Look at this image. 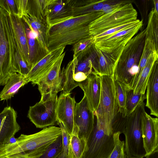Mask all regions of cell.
Listing matches in <instances>:
<instances>
[{
    "mask_svg": "<svg viewBox=\"0 0 158 158\" xmlns=\"http://www.w3.org/2000/svg\"><path fill=\"white\" fill-rule=\"evenodd\" d=\"M146 30L133 36L126 44L116 67L115 81L123 83L131 89L134 78L137 73L144 44Z\"/></svg>",
    "mask_w": 158,
    "mask_h": 158,
    "instance_id": "cell-4",
    "label": "cell"
},
{
    "mask_svg": "<svg viewBox=\"0 0 158 158\" xmlns=\"http://www.w3.org/2000/svg\"><path fill=\"white\" fill-rule=\"evenodd\" d=\"M145 99L146 97L145 94H134L133 89L127 87L125 117L133 112Z\"/></svg>",
    "mask_w": 158,
    "mask_h": 158,
    "instance_id": "cell-34",
    "label": "cell"
},
{
    "mask_svg": "<svg viewBox=\"0 0 158 158\" xmlns=\"http://www.w3.org/2000/svg\"><path fill=\"white\" fill-rule=\"evenodd\" d=\"M146 158H158V149L146 156Z\"/></svg>",
    "mask_w": 158,
    "mask_h": 158,
    "instance_id": "cell-40",
    "label": "cell"
},
{
    "mask_svg": "<svg viewBox=\"0 0 158 158\" xmlns=\"http://www.w3.org/2000/svg\"><path fill=\"white\" fill-rule=\"evenodd\" d=\"M56 123L61 130L63 152L67 156L70 135L61 122H57Z\"/></svg>",
    "mask_w": 158,
    "mask_h": 158,
    "instance_id": "cell-39",
    "label": "cell"
},
{
    "mask_svg": "<svg viewBox=\"0 0 158 158\" xmlns=\"http://www.w3.org/2000/svg\"><path fill=\"white\" fill-rule=\"evenodd\" d=\"M27 1L28 0H0V5L10 14L22 18L26 13Z\"/></svg>",
    "mask_w": 158,
    "mask_h": 158,
    "instance_id": "cell-31",
    "label": "cell"
},
{
    "mask_svg": "<svg viewBox=\"0 0 158 158\" xmlns=\"http://www.w3.org/2000/svg\"><path fill=\"white\" fill-rule=\"evenodd\" d=\"M17 117L16 111L10 106L0 113V144L8 143L20 129Z\"/></svg>",
    "mask_w": 158,
    "mask_h": 158,
    "instance_id": "cell-17",
    "label": "cell"
},
{
    "mask_svg": "<svg viewBox=\"0 0 158 158\" xmlns=\"http://www.w3.org/2000/svg\"><path fill=\"white\" fill-rule=\"evenodd\" d=\"M158 51L153 42L149 38H146L143 49L139 64L138 72L133 81L131 89H135L139 80L141 72L145 66L150 56L153 52Z\"/></svg>",
    "mask_w": 158,
    "mask_h": 158,
    "instance_id": "cell-29",
    "label": "cell"
},
{
    "mask_svg": "<svg viewBox=\"0 0 158 158\" xmlns=\"http://www.w3.org/2000/svg\"><path fill=\"white\" fill-rule=\"evenodd\" d=\"M101 94L95 117L103 127L113 134L119 132L123 118L118 112V106L114 77H100Z\"/></svg>",
    "mask_w": 158,
    "mask_h": 158,
    "instance_id": "cell-3",
    "label": "cell"
},
{
    "mask_svg": "<svg viewBox=\"0 0 158 158\" xmlns=\"http://www.w3.org/2000/svg\"><path fill=\"white\" fill-rule=\"evenodd\" d=\"M93 37L81 40L73 44V56L77 59L80 58L85 55L89 52L92 44Z\"/></svg>",
    "mask_w": 158,
    "mask_h": 158,
    "instance_id": "cell-36",
    "label": "cell"
},
{
    "mask_svg": "<svg viewBox=\"0 0 158 158\" xmlns=\"http://www.w3.org/2000/svg\"><path fill=\"white\" fill-rule=\"evenodd\" d=\"M153 1L154 4V9L156 12H158V1L153 0Z\"/></svg>",
    "mask_w": 158,
    "mask_h": 158,
    "instance_id": "cell-41",
    "label": "cell"
},
{
    "mask_svg": "<svg viewBox=\"0 0 158 158\" xmlns=\"http://www.w3.org/2000/svg\"><path fill=\"white\" fill-rule=\"evenodd\" d=\"M114 146L113 134L106 130L96 118L83 158H107Z\"/></svg>",
    "mask_w": 158,
    "mask_h": 158,
    "instance_id": "cell-7",
    "label": "cell"
},
{
    "mask_svg": "<svg viewBox=\"0 0 158 158\" xmlns=\"http://www.w3.org/2000/svg\"><path fill=\"white\" fill-rule=\"evenodd\" d=\"M65 52H64L50 69L34 85H38L41 95L51 93L57 94L62 91L60 76L61 66Z\"/></svg>",
    "mask_w": 158,
    "mask_h": 158,
    "instance_id": "cell-13",
    "label": "cell"
},
{
    "mask_svg": "<svg viewBox=\"0 0 158 158\" xmlns=\"http://www.w3.org/2000/svg\"><path fill=\"white\" fill-rule=\"evenodd\" d=\"M11 14L14 28L20 44L23 57L31 69L29 48L23 20L22 18H20L17 15Z\"/></svg>",
    "mask_w": 158,
    "mask_h": 158,
    "instance_id": "cell-23",
    "label": "cell"
},
{
    "mask_svg": "<svg viewBox=\"0 0 158 158\" xmlns=\"http://www.w3.org/2000/svg\"><path fill=\"white\" fill-rule=\"evenodd\" d=\"M141 20L137 24L124 30L105 36L93 38L92 43L101 51L110 52L125 45L138 32L143 26Z\"/></svg>",
    "mask_w": 158,
    "mask_h": 158,
    "instance_id": "cell-11",
    "label": "cell"
},
{
    "mask_svg": "<svg viewBox=\"0 0 158 158\" xmlns=\"http://www.w3.org/2000/svg\"><path fill=\"white\" fill-rule=\"evenodd\" d=\"M51 1L28 0L26 13L35 17L47 24L46 17L48 7Z\"/></svg>",
    "mask_w": 158,
    "mask_h": 158,
    "instance_id": "cell-27",
    "label": "cell"
},
{
    "mask_svg": "<svg viewBox=\"0 0 158 158\" xmlns=\"http://www.w3.org/2000/svg\"><path fill=\"white\" fill-rule=\"evenodd\" d=\"M76 102L70 94L62 93L58 98L57 122H61L70 136L75 128L74 112Z\"/></svg>",
    "mask_w": 158,
    "mask_h": 158,
    "instance_id": "cell-14",
    "label": "cell"
},
{
    "mask_svg": "<svg viewBox=\"0 0 158 158\" xmlns=\"http://www.w3.org/2000/svg\"></svg>",
    "mask_w": 158,
    "mask_h": 158,
    "instance_id": "cell-44",
    "label": "cell"
},
{
    "mask_svg": "<svg viewBox=\"0 0 158 158\" xmlns=\"http://www.w3.org/2000/svg\"><path fill=\"white\" fill-rule=\"evenodd\" d=\"M77 61V58L73 56V59L69 63L65 68L64 67L61 71L62 93L64 94H70L72 90L78 86L73 78L75 65Z\"/></svg>",
    "mask_w": 158,
    "mask_h": 158,
    "instance_id": "cell-25",
    "label": "cell"
},
{
    "mask_svg": "<svg viewBox=\"0 0 158 158\" xmlns=\"http://www.w3.org/2000/svg\"><path fill=\"white\" fill-rule=\"evenodd\" d=\"M158 12L154 8L150 11L148 25L146 30L145 37L150 38L158 48Z\"/></svg>",
    "mask_w": 158,
    "mask_h": 158,
    "instance_id": "cell-33",
    "label": "cell"
},
{
    "mask_svg": "<svg viewBox=\"0 0 158 158\" xmlns=\"http://www.w3.org/2000/svg\"><path fill=\"white\" fill-rule=\"evenodd\" d=\"M29 23L33 29L36 32L39 40L44 47L48 48L46 45V35L48 29L47 24L27 13L23 15Z\"/></svg>",
    "mask_w": 158,
    "mask_h": 158,
    "instance_id": "cell-30",
    "label": "cell"
},
{
    "mask_svg": "<svg viewBox=\"0 0 158 158\" xmlns=\"http://www.w3.org/2000/svg\"><path fill=\"white\" fill-rule=\"evenodd\" d=\"M141 123L142 137L146 156L158 149V119L152 117L144 109L142 113Z\"/></svg>",
    "mask_w": 158,
    "mask_h": 158,
    "instance_id": "cell-15",
    "label": "cell"
},
{
    "mask_svg": "<svg viewBox=\"0 0 158 158\" xmlns=\"http://www.w3.org/2000/svg\"><path fill=\"white\" fill-rule=\"evenodd\" d=\"M143 102L128 116L123 118V133L125 136V150L127 157L143 158L146 152L142 137L141 116L145 109Z\"/></svg>",
    "mask_w": 158,
    "mask_h": 158,
    "instance_id": "cell-6",
    "label": "cell"
},
{
    "mask_svg": "<svg viewBox=\"0 0 158 158\" xmlns=\"http://www.w3.org/2000/svg\"><path fill=\"white\" fill-rule=\"evenodd\" d=\"M61 135L60 128L54 126L32 134H21L15 142L7 144L8 155L10 158H39Z\"/></svg>",
    "mask_w": 158,
    "mask_h": 158,
    "instance_id": "cell-2",
    "label": "cell"
},
{
    "mask_svg": "<svg viewBox=\"0 0 158 158\" xmlns=\"http://www.w3.org/2000/svg\"><path fill=\"white\" fill-rule=\"evenodd\" d=\"M65 47H61L50 52L38 62L30 70L24 79L27 83H35L43 77L51 68L61 55Z\"/></svg>",
    "mask_w": 158,
    "mask_h": 158,
    "instance_id": "cell-16",
    "label": "cell"
},
{
    "mask_svg": "<svg viewBox=\"0 0 158 158\" xmlns=\"http://www.w3.org/2000/svg\"><path fill=\"white\" fill-rule=\"evenodd\" d=\"M105 1L70 0L73 17L95 11L102 10Z\"/></svg>",
    "mask_w": 158,
    "mask_h": 158,
    "instance_id": "cell-22",
    "label": "cell"
},
{
    "mask_svg": "<svg viewBox=\"0 0 158 158\" xmlns=\"http://www.w3.org/2000/svg\"><path fill=\"white\" fill-rule=\"evenodd\" d=\"M73 75L82 78H86L92 72V67L90 56L88 53L83 57L77 59Z\"/></svg>",
    "mask_w": 158,
    "mask_h": 158,
    "instance_id": "cell-32",
    "label": "cell"
},
{
    "mask_svg": "<svg viewBox=\"0 0 158 158\" xmlns=\"http://www.w3.org/2000/svg\"><path fill=\"white\" fill-rule=\"evenodd\" d=\"M145 106L150 110V114L158 117V63H154L150 73L147 86Z\"/></svg>",
    "mask_w": 158,
    "mask_h": 158,
    "instance_id": "cell-21",
    "label": "cell"
},
{
    "mask_svg": "<svg viewBox=\"0 0 158 158\" xmlns=\"http://www.w3.org/2000/svg\"><path fill=\"white\" fill-rule=\"evenodd\" d=\"M105 13L102 10L95 11L73 17L64 21L48 27L46 37L71 31L88 25L92 21Z\"/></svg>",
    "mask_w": 158,
    "mask_h": 158,
    "instance_id": "cell-12",
    "label": "cell"
},
{
    "mask_svg": "<svg viewBox=\"0 0 158 158\" xmlns=\"http://www.w3.org/2000/svg\"><path fill=\"white\" fill-rule=\"evenodd\" d=\"M63 152L61 135L51 144L39 158H58Z\"/></svg>",
    "mask_w": 158,
    "mask_h": 158,
    "instance_id": "cell-37",
    "label": "cell"
},
{
    "mask_svg": "<svg viewBox=\"0 0 158 158\" xmlns=\"http://www.w3.org/2000/svg\"><path fill=\"white\" fill-rule=\"evenodd\" d=\"M57 94L49 93L41 95L39 102L30 106L27 117L37 128L52 126L57 122Z\"/></svg>",
    "mask_w": 158,
    "mask_h": 158,
    "instance_id": "cell-8",
    "label": "cell"
},
{
    "mask_svg": "<svg viewBox=\"0 0 158 158\" xmlns=\"http://www.w3.org/2000/svg\"><path fill=\"white\" fill-rule=\"evenodd\" d=\"M58 158H67V156L62 152L61 155Z\"/></svg>",
    "mask_w": 158,
    "mask_h": 158,
    "instance_id": "cell-42",
    "label": "cell"
},
{
    "mask_svg": "<svg viewBox=\"0 0 158 158\" xmlns=\"http://www.w3.org/2000/svg\"><path fill=\"white\" fill-rule=\"evenodd\" d=\"M117 98L118 106V112L122 118L125 117L126 112L127 88L124 84L115 81Z\"/></svg>",
    "mask_w": 158,
    "mask_h": 158,
    "instance_id": "cell-35",
    "label": "cell"
},
{
    "mask_svg": "<svg viewBox=\"0 0 158 158\" xmlns=\"http://www.w3.org/2000/svg\"><path fill=\"white\" fill-rule=\"evenodd\" d=\"M84 92L90 106L94 112L98 107L100 101L101 81L100 76L93 71L84 81L78 83Z\"/></svg>",
    "mask_w": 158,
    "mask_h": 158,
    "instance_id": "cell-19",
    "label": "cell"
},
{
    "mask_svg": "<svg viewBox=\"0 0 158 158\" xmlns=\"http://www.w3.org/2000/svg\"><path fill=\"white\" fill-rule=\"evenodd\" d=\"M137 14L131 1H121L89 24L90 35L93 38L109 29L136 21L138 19Z\"/></svg>",
    "mask_w": 158,
    "mask_h": 158,
    "instance_id": "cell-5",
    "label": "cell"
},
{
    "mask_svg": "<svg viewBox=\"0 0 158 158\" xmlns=\"http://www.w3.org/2000/svg\"><path fill=\"white\" fill-rule=\"evenodd\" d=\"M126 45H123L110 52H103L92 44L88 54L92 69L100 76L114 77V70Z\"/></svg>",
    "mask_w": 158,
    "mask_h": 158,
    "instance_id": "cell-9",
    "label": "cell"
},
{
    "mask_svg": "<svg viewBox=\"0 0 158 158\" xmlns=\"http://www.w3.org/2000/svg\"><path fill=\"white\" fill-rule=\"evenodd\" d=\"M70 0H51L46 17L48 27L64 21L72 17Z\"/></svg>",
    "mask_w": 158,
    "mask_h": 158,
    "instance_id": "cell-20",
    "label": "cell"
},
{
    "mask_svg": "<svg viewBox=\"0 0 158 158\" xmlns=\"http://www.w3.org/2000/svg\"><path fill=\"white\" fill-rule=\"evenodd\" d=\"M74 120L79 138L87 143L93 130L95 120L94 112L84 95L81 101L76 104Z\"/></svg>",
    "mask_w": 158,
    "mask_h": 158,
    "instance_id": "cell-10",
    "label": "cell"
},
{
    "mask_svg": "<svg viewBox=\"0 0 158 158\" xmlns=\"http://www.w3.org/2000/svg\"><path fill=\"white\" fill-rule=\"evenodd\" d=\"M86 143V142L79 138L77 130L75 127L70 136L67 158H83Z\"/></svg>",
    "mask_w": 158,
    "mask_h": 158,
    "instance_id": "cell-28",
    "label": "cell"
},
{
    "mask_svg": "<svg viewBox=\"0 0 158 158\" xmlns=\"http://www.w3.org/2000/svg\"><path fill=\"white\" fill-rule=\"evenodd\" d=\"M121 134L117 132L113 134L114 146L107 158H126L125 150V142L121 141L119 136Z\"/></svg>",
    "mask_w": 158,
    "mask_h": 158,
    "instance_id": "cell-38",
    "label": "cell"
},
{
    "mask_svg": "<svg viewBox=\"0 0 158 158\" xmlns=\"http://www.w3.org/2000/svg\"><path fill=\"white\" fill-rule=\"evenodd\" d=\"M30 69L23 57L11 14L0 5V85L15 73L26 77Z\"/></svg>",
    "mask_w": 158,
    "mask_h": 158,
    "instance_id": "cell-1",
    "label": "cell"
},
{
    "mask_svg": "<svg viewBox=\"0 0 158 158\" xmlns=\"http://www.w3.org/2000/svg\"><path fill=\"white\" fill-rule=\"evenodd\" d=\"M126 158H128V157H127V156H126Z\"/></svg>",
    "mask_w": 158,
    "mask_h": 158,
    "instance_id": "cell-43",
    "label": "cell"
},
{
    "mask_svg": "<svg viewBox=\"0 0 158 158\" xmlns=\"http://www.w3.org/2000/svg\"><path fill=\"white\" fill-rule=\"evenodd\" d=\"M27 38L29 50V58L31 69L40 60L46 56L50 51L40 42L38 34L23 17H22Z\"/></svg>",
    "mask_w": 158,
    "mask_h": 158,
    "instance_id": "cell-18",
    "label": "cell"
},
{
    "mask_svg": "<svg viewBox=\"0 0 158 158\" xmlns=\"http://www.w3.org/2000/svg\"><path fill=\"white\" fill-rule=\"evenodd\" d=\"M158 52L155 51L150 56L145 66L141 72L136 85L133 90L134 94H145L150 73L154 63L158 60Z\"/></svg>",
    "mask_w": 158,
    "mask_h": 158,
    "instance_id": "cell-26",
    "label": "cell"
},
{
    "mask_svg": "<svg viewBox=\"0 0 158 158\" xmlns=\"http://www.w3.org/2000/svg\"><path fill=\"white\" fill-rule=\"evenodd\" d=\"M25 77L17 73L12 74L0 93L1 100L11 98L21 87L27 84Z\"/></svg>",
    "mask_w": 158,
    "mask_h": 158,
    "instance_id": "cell-24",
    "label": "cell"
}]
</instances>
